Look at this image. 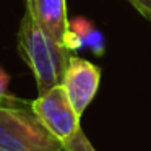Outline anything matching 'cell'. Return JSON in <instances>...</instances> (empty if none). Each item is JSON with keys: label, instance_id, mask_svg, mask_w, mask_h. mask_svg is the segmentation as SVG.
I'll return each mask as SVG.
<instances>
[{"label": "cell", "instance_id": "obj_3", "mask_svg": "<svg viewBox=\"0 0 151 151\" xmlns=\"http://www.w3.org/2000/svg\"><path fill=\"white\" fill-rule=\"evenodd\" d=\"M34 114L59 141H68L80 130L81 115L75 111L62 85L54 86L31 101Z\"/></svg>", "mask_w": 151, "mask_h": 151}, {"label": "cell", "instance_id": "obj_4", "mask_svg": "<svg viewBox=\"0 0 151 151\" xmlns=\"http://www.w3.org/2000/svg\"><path fill=\"white\" fill-rule=\"evenodd\" d=\"M99 83H101V68L72 54L62 80V86L80 115H83L86 107L94 99L99 89Z\"/></svg>", "mask_w": 151, "mask_h": 151}, {"label": "cell", "instance_id": "obj_1", "mask_svg": "<svg viewBox=\"0 0 151 151\" xmlns=\"http://www.w3.org/2000/svg\"><path fill=\"white\" fill-rule=\"evenodd\" d=\"M18 52L33 72L37 94L62 85L72 50L54 42L28 8H24L18 29Z\"/></svg>", "mask_w": 151, "mask_h": 151}, {"label": "cell", "instance_id": "obj_5", "mask_svg": "<svg viewBox=\"0 0 151 151\" xmlns=\"http://www.w3.org/2000/svg\"><path fill=\"white\" fill-rule=\"evenodd\" d=\"M24 8L33 13L46 34L65 47V39L70 31V21L67 18L65 0H23Z\"/></svg>", "mask_w": 151, "mask_h": 151}, {"label": "cell", "instance_id": "obj_7", "mask_svg": "<svg viewBox=\"0 0 151 151\" xmlns=\"http://www.w3.org/2000/svg\"><path fill=\"white\" fill-rule=\"evenodd\" d=\"M148 21H151V0H128Z\"/></svg>", "mask_w": 151, "mask_h": 151}, {"label": "cell", "instance_id": "obj_8", "mask_svg": "<svg viewBox=\"0 0 151 151\" xmlns=\"http://www.w3.org/2000/svg\"><path fill=\"white\" fill-rule=\"evenodd\" d=\"M8 83H10V75H8L7 72H5L2 67H0V104L4 101H7L8 99Z\"/></svg>", "mask_w": 151, "mask_h": 151}, {"label": "cell", "instance_id": "obj_2", "mask_svg": "<svg viewBox=\"0 0 151 151\" xmlns=\"http://www.w3.org/2000/svg\"><path fill=\"white\" fill-rule=\"evenodd\" d=\"M0 151H63L39 120L31 101L10 94L0 104Z\"/></svg>", "mask_w": 151, "mask_h": 151}, {"label": "cell", "instance_id": "obj_6", "mask_svg": "<svg viewBox=\"0 0 151 151\" xmlns=\"http://www.w3.org/2000/svg\"><path fill=\"white\" fill-rule=\"evenodd\" d=\"M63 151H96V150L91 145V141L88 140V137L85 135V132L80 128L68 141L63 143Z\"/></svg>", "mask_w": 151, "mask_h": 151}]
</instances>
